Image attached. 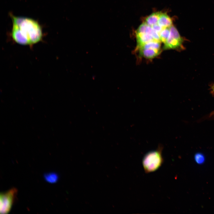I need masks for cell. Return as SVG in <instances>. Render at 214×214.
Segmentation results:
<instances>
[{"instance_id": "cell-11", "label": "cell", "mask_w": 214, "mask_h": 214, "mask_svg": "<svg viewBox=\"0 0 214 214\" xmlns=\"http://www.w3.org/2000/svg\"><path fill=\"white\" fill-rule=\"evenodd\" d=\"M152 29L156 32L158 33L159 34L160 32L162 31L163 28L160 26L158 23L152 26Z\"/></svg>"}, {"instance_id": "cell-12", "label": "cell", "mask_w": 214, "mask_h": 214, "mask_svg": "<svg viewBox=\"0 0 214 214\" xmlns=\"http://www.w3.org/2000/svg\"><path fill=\"white\" fill-rule=\"evenodd\" d=\"M212 91L213 92H214V84L213 85L212 87Z\"/></svg>"}, {"instance_id": "cell-3", "label": "cell", "mask_w": 214, "mask_h": 214, "mask_svg": "<svg viewBox=\"0 0 214 214\" xmlns=\"http://www.w3.org/2000/svg\"><path fill=\"white\" fill-rule=\"evenodd\" d=\"M161 42L153 41L146 43L138 48L139 56L147 59H152L157 56L161 52Z\"/></svg>"}, {"instance_id": "cell-5", "label": "cell", "mask_w": 214, "mask_h": 214, "mask_svg": "<svg viewBox=\"0 0 214 214\" xmlns=\"http://www.w3.org/2000/svg\"><path fill=\"white\" fill-rule=\"evenodd\" d=\"M170 29L169 36L164 43L163 50L178 48L181 47L183 42L182 38L174 26H171L170 27Z\"/></svg>"}, {"instance_id": "cell-2", "label": "cell", "mask_w": 214, "mask_h": 214, "mask_svg": "<svg viewBox=\"0 0 214 214\" xmlns=\"http://www.w3.org/2000/svg\"><path fill=\"white\" fill-rule=\"evenodd\" d=\"M163 148L161 146H159L157 150L150 151L145 155L142 163L146 173L154 172L162 166L164 161L162 154Z\"/></svg>"}, {"instance_id": "cell-10", "label": "cell", "mask_w": 214, "mask_h": 214, "mask_svg": "<svg viewBox=\"0 0 214 214\" xmlns=\"http://www.w3.org/2000/svg\"><path fill=\"white\" fill-rule=\"evenodd\" d=\"M194 159L196 162L199 164H201L204 163L205 160L204 155L201 152H197L194 155Z\"/></svg>"}, {"instance_id": "cell-4", "label": "cell", "mask_w": 214, "mask_h": 214, "mask_svg": "<svg viewBox=\"0 0 214 214\" xmlns=\"http://www.w3.org/2000/svg\"><path fill=\"white\" fill-rule=\"evenodd\" d=\"M17 193V189L13 188L6 192L0 193L1 214H6L9 212L14 202Z\"/></svg>"}, {"instance_id": "cell-7", "label": "cell", "mask_w": 214, "mask_h": 214, "mask_svg": "<svg viewBox=\"0 0 214 214\" xmlns=\"http://www.w3.org/2000/svg\"><path fill=\"white\" fill-rule=\"evenodd\" d=\"M161 13L160 12L153 13L146 18L145 22L147 25L151 27L157 24Z\"/></svg>"}, {"instance_id": "cell-1", "label": "cell", "mask_w": 214, "mask_h": 214, "mask_svg": "<svg viewBox=\"0 0 214 214\" xmlns=\"http://www.w3.org/2000/svg\"><path fill=\"white\" fill-rule=\"evenodd\" d=\"M11 35L17 43L24 45H32L39 42L42 38V31L38 22L31 18L16 17L12 14Z\"/></svg>"}, {"instance_id": "cell-6", "label": "cell", "mask_w": 214, "mask_h": 214, "mask_svg": "<svg viewBox=\"0 0 214 214\" xmlns=\"http://www.w3.org/2000/svg\"><path fill=\"white\" fill-rule=\"evenodd\" d=\"M158 24L163 28L170 27L172 25L171 18L166 13H161Z\"/></svg>"}, {"instance_id": "cell-13", "label": "cell", "mask_w": 214, "mask_h": 214, "mask_svg": "<svg viewBox=\"0 0 214 214\" xmlns=\"http://www.w3.org/2000/svg\"><path fill=\"white\" fill-rule=\"evenodd\" d=\"M210 115H211V116H214V111H213V112L211 113V114H210Z\"/></svg>"}, {"instance_id": "cell-8", "label": "cell", "mask_w": 214, "mask_h": 214, "mask_svg": "<svg viewBox=\"0 0 214 214\" xmlns=\"http://www.w3.org/2000/svg\"><path fill=\"white\" fill-rule=\"evenodd\" d=\"M44 177L46 181L51 183H56L59 179V176L58 174L53 172L47 173L45 174Z\"/></svg>"}, {"instance_id": "cell-9", "label": "cell", "mask_w": 214, "mask_h": 214, "mask_svg": "<svg viewBox=\"0 0 214 214\" xmlns=\"http://www.w3.org/2000/svg\"><path fill=\"white\" fill-rule=\"evenodd\" d=\"M170 32V27L163 28L159 33L161 42L164 43L168 39Z\"/></svg>"}]
</instances>
